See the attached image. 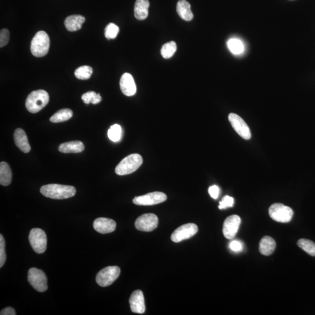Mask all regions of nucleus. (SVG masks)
Segmentation results:
<instances>
[{
	"instance_id": "8",
	"label": "nucleus",
	"mask_w": 315,
	"mask_h": 315,
	"mask_svg": "<svg viewBox=\"0 0 315 315\" xmlns=\"http://www.w3.org/2000/svg\"><path fill=\"white\" fill-rule=\"evenodd\" d=\"M28 281L38 292H44L48 289L47 276L40 270L36 268L30 269L28 273Z\"/></svg>"
},
{
	"instance_id": "4",
	"label": "nucleus",
	"mask_w": 315,
	"mask_h": 315,
	"mask_svg": "<svg viewBox=\"0 0 315 315\" xmlns=\"http://www.w3.org/2000/svg\"><path fill=\"white\" fill-rule=\"evenodd\" d=\"M143 159L138 154H132L122 161L116 168V173L119 176L130 174L138 170L142 166Z\"/></svg>"
},
{
	"instance_id": "27",
	"label": "nucleus",
	"mask_w": 315,
	"mask_h": 315,
	"mask_svg": "<svg viewBox=\"0 0 315 315\" xmlns=\"http://www.w3.org/2000/svg\"><path fill=\"white\" fill-rule=\"evenodd\" d=\"M228 47L234 54H240L244 51V46L242 42L238 38H232L228 42Z\"/></svg>"
},
{
	"instance_id": "36",
	"label": "nucleus",
	"mask_w": 315,
	"mask_h": 315,
	"mask_svg": "<svg viewBox=\"0 0 315 315\" xmlns=\"http://www.w3.org/2000/svg\"><path fill=\"white\" fill-rule=\"evenodd\" d=\"M208 192L212 198L217 199L220 195V188L217 186H212L209 188Z\"/></svg>"
},
{
	"instance_id": "5",
	"label": "nucleus",
	"mask_w": 315,
	"mask_h": 315,
	"mask_svg": "<svg viewBox=\"0 0 315 315\" xmlns=\"http://www.w3.org/2000/svg\"><path fill=\"white\" fill-rule=\"evenodd\" d=\"M269 214L276 222L288 223L292 219L294 212L289 206L276 203L269 208Z\"/></svg>"
},
{
	"instance_id": "15",
	"label": "nucleus",
	"mask_w": 315,
	"mask_h": 315,
	"mask_svg": "<svg viewBox=\"0 0 315 315\" xmlns=\"http://www.w3.org/2000/svg\"><path fill=\"white\" fill-rule=\"evenodd\" d=\"M120 85L122 92L126 96H132L136 92L135 80L130 74L125 73L122 75Z\"/></svg>"
},
{
	"instance_id": "24",
	"label": "nucleus",
	"mask_w": 315,
	"mask_h": 315,
	"mask_svg": "<svg viewBox=\"0 0 315 315\" xmlns=\"http://www.w3.org/2000/svg\"><path fill=\"white\" fill-rule=\"evenodd\" d=\"M73 116V112L68 108L59 110L50 118V122L54 124H60L70 120Z\"/></svg>"
},
{
	"instance_id": "1",
	"label": "nucleus",
	"mask_w": 315,
	"mask_h": 315,
	"mask_svg": "<svg viewBox=\"0 0 315 315\" xmlns=\"http://www.w3.org/2000/svg\"><path fill=\"white\" fill-rule=\"evenodd\" d=\"M40 192L46 198L54 200H64L73 198L76 189L70 186L52 184L44 186Z\"/></svg>"
},
{
	"instance_id": "35",
	"label": "nucleus",
	"mask_w": 315,
	"mask_h": 315,
	"mask_svg": "<svg viewBox=\"0 0 315 315\" xmlns=\"http://www.w3.org/2000/svg\"><path fill=\"white\" fill-rule=\"evenodd\" d=\"M230 248L231 250L234 252H236V253H239V252L243 251L244 250L242 244L238 240H234L231 242L230 244Z\"/></svg>"
},
{
	"instance_id": "33",
	"label": "nucleus",
	"mask_w": 315,
	"mask_h": 315,
	"mask_svg": "<svg viewBox=\"0 0 315 315\" xmlns=\"http://www.w3.org/2000/svg\"><path fill=\"white\" fill-rule=\"evenodd\" d=\"M234 205V199L230 196H226L224 197L222 201L220 202L219 208L220 210H225L228 208H233Z\"/></svg>"
},
{
	"instance_id": "37",
	"label": "nucleus",
	"mask_w": 315,
	"mask_h": 315,
	"mask_svg": "<svg viewBox=\"0 0 315 315\" xmlns=\"http://www.w3.org/2000/svg\"><path fill=\"white\" fill-rule=\"evenodd\" d=\"M1 315H16V313L15 310L12 308L8 307L3 310L1 312Z\"/></svg>"
},
{
	"instance_id": "22",
	"label": "nucleus",
	"mask_w": 315,
	"mask_h": 315,
	"mask_svg": "<svg viewBox=\"0 0 315 315\" xmlns=\"http://www.w3.org/2000/svg\"><path fill=\"white\" fill-rule=\"evenodd\" d=\"M177 12L182 20L191 21L194 19V14L191 10V6L186 0H180L177 5Z\"/></svg>"
},
{
	"instance_id": "29",
	"label": "nucleus",
	"mask_w": 315,
	"mask_h": 315,
	"mask_svg": "<svg viewBox=\"0 0 315 315\" xmlns=\"http://www.w3.org/2000/svg\"><path fill=\"white\" fill-rule=\"evenodd\" d=\"M82 100L86 104H89L90 103L93 104H100L102 99L100 94L90 91V92L84 94L82 96Z\"/></svg>"
},
{
	"instance_id": "2",
	"label": "nucleus",
	"mask_w": 315,
	"mask_h": 315,
	"mask_svg": "<svg viewBox=\"0 0 315 315\" xmlns=\"http://www.w3.org/2000/svg\"><path fill=\"white\" fill-rule=\"evenodd\" d=\"M50 100L49 94L44 90L34 91L28 96L26 107L31 114H35L47 106Z\"/></svg>"
},
{
	"instance_id": "6",
	"label": "nucleus",
	"mask_w": 315,
	"mask_h": 315,
	"mask_svg": "<svg viewBox=\"0 0 315 315\" xmlns=\"http://www.w3.org/2000/svg\"><path fill=\"white\" fill-rule=\"evenodd\" d=\"M120 268L118 266H110L102 270L96 276L98 284L102 287L111 286L120 276Z\"/></svg>"
},
{
	"instance_id": "10",
	"label": "nucleus",
	"mask_w": 315,
	"mask_h": 315,
	"mask_svg": "<svg viewBox=\"0 0 315 315\" xmlns=\"http://www.w3.org/2000/svg\"><path fill=\"white\" fill-rule=\"evenodd\" d=\"M167 198V196L164 192H154L134 198L133 203L142 206H154L166 202Z\"/></svg>"
},
{
	"instance_id": "30",
	"label": "nucleus",
	"mask_w": 315,
	"mask_h": 315,
	"mask_svg": "<svg viewBox=\"0 0 315 315\" xmlns=\"http://www.w3.org/2000/svg\"><path fill=\"white\" fill-rule=\"evenodd\" d=\"M122 136V129L121 126L118 124L112 126L108 132V138L111 141L118 142H120Z\"/></svg>"
},
{
	"instance_id": "34",
	"label": "nucleus",
	"mask_w": 315,
	"mask_h": 315,
	"mask_svg": "<svg viewBox=\"0 0 315 315\" xmlns=\"http://www.w3.org/2000/svg\"><path fill=\"white\" fill-rule=\"evenodd\" d=\"M10 40V32L8 30H3L0 32V47L6 46L8 44Z\"/></svg>"
},
{
	"instance_id": "11",
	"label": "nucleus",
	"mask_w": 315,
	"mask_h": 315,
	"mask_svg": "<svg viewBox=\"0 0 315 315\" xmlns=\"http://www.w3.org/2000/svg\"><path fill=\"white\" fill-rule=\"evenodd\" d=\"M159 220L154 214H146L136 220L135 226L136 230L142 232H152L158 226Z\"/></svg>"
},
{
	"instance_id": "9",
	"label": "nucleus",
	"mask_w": 315,
	"mask_h": 315,
	"mask_svg": "<svg viewBox=\"0 0 315 315\" xmlns=\"http://www.w3.org/2000/svg\"><path fill=\"white\" fill-rule=\"evenodd\" d=\"M198 230V226L196 224H185L174 230L172 234L171 240L175 243H180L194 236Z\"/></svg>"
},
{
	"instance_id": "32",
	"label": "nucleus",
	"mask_w": 315,
	"mask_h": 315,
	"mask_svg": "<svg viewBox=\"0 0 315 315\" xmlns=\"http://www.w3.org/2000/svg\"><path fill=\"white\" fill-rule=\"evenodd\" d=\"M6 259V241L2 234H0V268L4 265Z\"/></svg>"
},
{
	"instance_id": "7",
	"label": "nucleus",
	"mask_w": 315,
	"mask_h": 315,
	"mask_svg": "<svg viewBox=\"0 0 315 315\" xmlns=\"http://www.w3.org/2000/svg\"><path fill=\"white\" fill-rule=\"evenodd\" d=\"M30 242L34 251L38 254H44L47 250V236L41 229L34 228L30 231Z\"/></svg>"
},
{
	"instance_id": "14",
	"label": "nucleus",
	"mask_w": 315,
	"mask_h": 315,
	"mask_svg": "<svg viewBox=\"0 0 315 315\" xmlns=\"http://www.w3.org/2000/svg\"><path fill=\"white\" fill-rule=\"evenodd\" d=\"M130 304L133 313L143 314L146 312L144 296L142 290H136L130 299Z\"/></svg>"
},
{
	"instance_id": "3",
	"label": "nucleus",
	"mask_w": 315,
	"mask_h": 315,
	"mask_svg": "<svg viewBox=\"0 0 315 315\" xmlns=\"http://www.w3.org/2000/svg\"><path fill=\"white\" fill-rule=\"evenodd\" d=\"M50 46V38L47 33L44 31L38 32L32 41V54L36 58L44 57L48 54Z\"/></svg>"
},
{
	"instance_id": "18",
	"label": "nucleus",
	"mask_w": 315,
	"mask_h": 315,
	"mask_svg": "<svg viewBox=\"0 0 315 315\" xmlns=\"http://www.w3.org/2000/svg\"><path fill=\"white\" fill-rule=\"evenodd\" d=\"M86 18L82 16H72L66 18L64 24L66 29L70 32H76L82 29Z\"/></svg>"
},
{
	"instance_id": "21",
	"label": "nucleus",
	"mask_w": 315,
	"mask_h": 315,
	"mask_svg": "<svg viewBox=\"0 0 315 315\" xmlns=\"http://www.w3.org/2000/svg\"><path fill=\"white\" fill-rule=\"evenodd\" d=\"M276 248V243L273 238L270 236L262 238L259 247V250L262 254L268 256L274 253Z\"/></svg>"
},
{
	"instance_id": "20",
	"label": "nucleus",
	"mask_w": 315,
	"mask_h": 315,
	"mask_svg": "<svg viewBox=\"0 0 315 315\" xmlns=\"http://www.w3.org/2000/svg\"><path fill=\"white\" fill-rule=\"evenodd\" d=\"M85 146L82 142L76 141L63 143L59 146L60 152L64 154H77L84 152Z\"/></svg>"
},
{
	"instance_id": "26",
	"label": "nucleus",
	"mask_w": 315,
	"mask_h": 315,
	"mask_svg": "<svg viewBox=\"0 0 315 315\" xmlns=\"http://www.w3.org/2000/svg\"><path fill=\"white\" fill-rule=\"evenodd\" d=\"M298 246L311 256H315V244L310 240L302 239L298 242Z\"/></svg>"
},
{
	"instance_id": "28",
	"label": "nucleus",
	"mask_w": 315,
	"mask_h": 315,
	"mask_svg": "<svg viewBox=\"0 0 315 315\" xmlns=\"http://www.w3.org/2000/svg\"><path fill=\"white\" fill-rule=\"evenodd\" d=\"M93 74V69L90 66H82L76 70L75 76L80 80H89Z\"/></svg>"
},
{
	"instance_id": "17",
	"label": "nucleus",
	"mask_w": 315,
	"mask_h": 315,
	"mask_svg": "<svg viewBox=\"0 0 315 315\" xmlns=\"http://www.w3.org/2000/svg\"><path fill=\"white\" fill-rule=\"evenodd\" d=\"M14 140L16 146L24 153H29L31 150L29 140L26 132L22 129L18 128L14 133Z\"/></svg>"
},
{
	"instance_id": "16",
	"label": "nucleus",
	"mask_w": 315,
	"mask_h": 315,
	"mask_svg": "<svg viewBox=\"0 0 315 315\" xmlns=\"http://www.w3.org/2000/svg\"><path fill=\"white\" fill-rule=\"evenodd\" d=\"M116 226L114 220L105 218H98L94 223V230L102 234L114 232L116 229Z\"/></svg>"
},
{
	"instance_id": "31",
	"label": "nucleus",
	"mask_w": 315,
	"mask_h": 315,
	"mask_svg": "<svg viewBox=\"0 0 315 315\" xmlns=\"http://www.w3.org/2000/svg\"><path fill=\"white\" fill-rule=\"evenodd\" d=\"M120 32V29L119 28L114 24H108L105 29V37L108 40H114L116 38L118 34Z\"/></svg>"
},
{
	"instance_id": "25",
	"label": "nucleus",
	"mask_w": 315,
	"mask_h": 315,
	"mask_svg": "<svg viewBox=\"0 0 315 315\" xmlns=\"http://www.w3.org/2000/svg\"><path fill=\"white\" fill-rule=\"evenodd\" d=\"M177 51V45L174 42H170L164 44L161 49V55L166 59L172 58Z\"/></svg>"
},
{
	"instance_id": "23",
	"label": "nucleus",
	"mask_w": 315,
	"mask_h": 315,
	"mask_svg": "<svg viewBox=\"0 0 315 315\" xmlns=\"http://www.w3.org/2000/svg\"><path fill=\"white\" fill-rule=\"evenodd\" d=\"M12 174L8 164L2 162L0 164V184L3 186H8L12 182Z\"/></svg>"
},
{
	"instance_id": "19",
	"label": "nucleus",
	"mask_w": 315,
	"mask_h": 315,
	"mask_svg": "<svg viewBox=\"0 0 315 315\" xmlns=\"http://www.w3.org/2000/svg\"><path fill=\"white\" fill-rule=\"evenodd\" d=\"M150 4L148 0H136L134 8L136 19L145 20L148 16Z\"/></svg>"
},
{
	"instance_id": "12",
	"label": "nucleus",
	"mask_w": 315,
	"mask_h": 315,
	"mask_svg": "<svg viewBox=\"0 0 315 315\" xmlns=\"http://www.w3.org/2000/svg\"><path fill=\"white\" fill-rule=\"evenodd\" d=\"M228 118L232 128L242 138L246 140L251 138L252 134L250 128L240 116L234 114H230Z\"/></svg>"
},
{
	"instance_id": "13",
	"label": "nucleus",
	"mask_w": 315,
	"mask_h": 315,
	"mask_svg": "<svg viewBox=\"0 0 315 315\" xmlns=\"http://www.w3.org/2000/svg\"><path fill=\"white\" fill-rule=\"evenodd\" d=\"M241 219L236 215L231 216L227 218L224 224L223 233L228 240H232L236 236L239 230Z\"/></svg>"
}]
</instances>
